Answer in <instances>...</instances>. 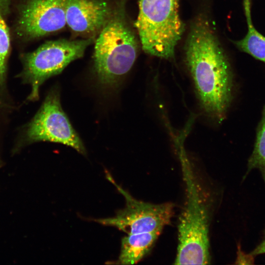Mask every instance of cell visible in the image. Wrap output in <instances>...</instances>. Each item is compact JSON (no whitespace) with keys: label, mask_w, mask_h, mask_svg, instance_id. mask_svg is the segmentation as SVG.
<instances>
[{"label":"cell","mask_w":265,"mask_h":265,"mask_svg":"<svg viewBox=\"0 0 265 265\" xmlns=\"http://www.w3.org/2000/svg\"><path fill=\"white\" fill-rule=\"evenodd\" d=\"M243 7L247 25V32L242 39L234 42L236 46L257 60L265 62V36L253 24L250 0H243Z\"/></svg>","instance_id":"obj_11"},{"label":"cell","mask_w":265,"mask_h":265,"mask_svg":"<svg viewBox=\"0 0 265 265\" xmlns=\"http://www.w3.org/2000/svg\"><path fill=\"white\" fill-rule=\"evenodd\" d=\"M253 256L265 254V237L263 240L257 246V247L250 253Z\"/></svg>","instance_id":"obj_15"},{"label":"cell","mask_w":265,"mask_h":265,"mask_svg":"<svg viewBox=\"0 0 265 265\" xmlns=\"http://www.w3.org/2000/svg\"><path fill=\"white\" fill-rule=\"evenodd\" d=\"M25 143L38 141L59 143L85 155L83 144L63 110L58 88H52L41 106L25 128Z\"/></svg>","instance_id":"obj_6"},{"label":"cell","mask_w":265,"mask_h":265,"mask_svg":"<svg viewBox=\"0 0 265 265\" xmlns=\"http://www.w3.org/2000/svg\"><path fill=\"white\" fill-rule=\"evenodd\" d=\"M135 26L146 53L172 59L185 29L179 15L178 0H139Z\"/></svg>","instance_id":"obj_4"},{"label":"cell","mask_w":265,"mask_h":265,"mask_svg":"<svg viewBox=\"0 0 265 265\" xmlns=\"http://www.w3.org/2000/svg\"><path fill=\"white\" fill-rule=\"evenodd\" d=\"M254 256L250 253L249 254H245L243 253L240 249H238V257L236 260V264H251L253 262V257Z\"/></svg>","instance_id":"obj_14"},{"label":"cell","mask_w":265,"mask_h":265,"mask_svg":"<svg viewBox=\"0 0 265 265\" xmlns=\"http://www.w3.org/2000/svg\"><path fill=\"white\" fill-rule=\"evenodd\" d=\"M254 168L259 170L265 183V106L257 128L254 149L248 160L245 176Z\"/></svg>","instance_id":"obj_12"},{"label":"cell","mask_w":265,"mask_h":265,"mask_svg":"<svg viewBox=\"0 0 265 265\" xmlns=\"http://www.w3.org/2000/svg\"><path fill=\"white\" fill-rule=\"evenodd\" d=\"M93 39L47 42L24 58V68L20 76L29 84L31 91L27 100L39 99L41 85L49 78L60 73L72 61L82 57Z\"/></svg>","instance_id":"obj_5"},{"label":"cell","mask_w":265,"mask_h":265,"mask_svg":"<svg viewBox=\"0 0 265 265\" xmlns=\"http://www.w3.org/2000/svg\"><path fill=\"white\" fill-rule=\"evenodd\" d=\"M65 11L66 24L79 33L101 30L112 14L105 0H65Z\"/></svg>","instance_id":"obj_9"},{"label":"cell","mask_w":265,"mask_h":265,"mask_svg":"<svg viewBox=\"0 0 265 265\" xmlns=\"http://www.w3.org/2000/svg\"><path fill=\"white\" fill-rule=\"evenodd\" d=\"M160 232H153L128 235L122 239L117 264L133 265L150 251Z\"/></svg>","instance_id":"obj_10"},{"label":"cell","mask_w":265,"mask_h":265,"mask_svg":"<svg viewBox=\"0 0 265 265\" xmlns=\"http://www.w3.org/2000/svg\"><path fill=\"white\" fill-rule=\"evenodd\" d=\"M65 0H27L20 11L18 34L34 39L63 28L66 24Z\"/></svg>","instance_id":"obj_8"},{"label":"cell","mask_w":265,"mask_h":265,"mask_svg":"<svg viewBox=\"0 0 265 265\" xmlns=\"http://www.w3.org/2000/svg\"><path fill=\"white\" fill-rule=\"evenodd\" d=\"M8 2H0V87L4 85L7 60L10 50V36L8 27L4 20L2 12Z\"/></svg>","instance_id":"obj_13"},{"label":"cell","mask_w":265,"mask_h":265,"mask_svg":"<svg viewBox=\"0 0 265 265\" xmlns=\"http://www.w3.org/2000/svg\"><path fill=\"white\" fill-rule=\"evenodd\" d=\"M9 0H0V2H8Z\"/></svg>","instance_id":"obj_16"},{"label":"cell","mask_w":265,"mask_h":265,"mask_svg":"<svg viewBox=\"0 0 265 265\" xmlns=\"http://www.w3.org/2000/svg\"><path fill=\"white\" fill-rule=\"evenodd\" d=\"M106 178L124 196L126 205L115 216L95 219L96 222L116 227L127 235L161 233L163 227L170 222L174 211L172 203L157 204L137 200L118 185L110 175L106 174Z\"/></svg>","instance_id":"obj_7"},{"label":"cell","mask_w":265,"mask_h":265,"mask_svg":"<svg viewBox=\"0 0 265 265\" xmlns=\"http://www.w3.org/2000/svg\"><path fill=\"white\" fill-rule=\"evenodd\" d=\"M185 61L203 111L221 122L232 101V72L217 37L204 17L197 18L191 26L185 46Z\"/></svg>","instance_id":"obj_1"},{"label":"cell","mask_w":265,"mask_h":265,"mask_svg":"<svg viewBox=\"0 0 265 265\" xmlns=\"http://www.w3.org/2000/svg\"><path fill=\"white\" fill-rule=\"evenodd\" d=\"M175 139L185 182L186 199L179 219L178 245L174 264L208 265L211 261L209 216L183 145Z\"/></svg>","instance_id":"obj_2"},{"label":"cell","mask_w":265,"mask_h":265,"mask_svg":"<svg viewBox=\"0 0 265 265\" xmlns=\"http://www.w3.org/2000/svg\"><path fill=\"white\" fill-rule=\"evenodd\" d=\"M138 52L136 39L121 10L112 14L95 44L94 65L99 82L114 87L132 67Z\"/></svg>","instance_id":"obj_3"}]
</instances>
